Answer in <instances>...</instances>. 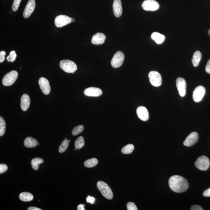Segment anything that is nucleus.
Wrapping results in <instances>:
<instances>
[{
  "label": "nucleus",
  "instance_id": "58836bf2",
  "mask_svg": "<svg viewBox=\"0 0 210 210\" xmlns=\"http://www.w3.org/2000/svg\"><path fill=\"white\" fill-rule=\"evenodd\" d=\"M205 69L207 73L210 74V59L208 61Z\"/></svg>",
  "mask_w": 210,
  "mask_h": 210
},
{
  "label": "nucleus",
  "instance_id": "c85d7f7f",
  "mask_svg": "<svg viewBox=\"0 0 210 210\" xmlns=\"http://www.w3.org/2000/svg\"><path fill=\"white\" fill-rule=\"evenodd\" d=\"M69 141L67 139H65L62 142V143L61 145H60L59 150V152L60 153H64L67 149L68 146L69 144Z\"/></svg>",
  "mask_w": 210,
  "mask_h": 210
},
{
  "label": "nucleus",
  "instance_id": "4be33fe9",
  "mask_svg": "<svg viewBox=\"0 0 210 210\" xmlns=\"http://www.w3.org/2000/svg\"><path fill=\"white\" fill-rule=\"evenodd\" d=\"M202 57V54L199 51H197L194 53L192 59V63L195 67H197L199 65Z\"/></svg>",
  "mask_w": 210,
  "mask_h": 210
},
{
  "label": "nucleus",
  "instance_id": "2eb2a0df",
  "mask_svg": "<svg viewBox=\"0 0 210 210\" xmlns=\"http://www.w3.org/2000/svg\"><path fill=\"white\" fill-rule=\"evenodd\" d=\"M84 94L87 96L97 97L102 95V92L99 88L90 87L84 90Z\"/></svg>",
  "mask_w": 210,
  "mask_h": 210
},
{
  "label": "nucleus",
  "instance_id": "ddd939ff",
  "mask_svg": "<svg viewBox=\"0 0 210 210\" xmlns=\"http://www.w3.org/2000/svg\"><path fill=\"white\" fill-rule=\"evenodd\" d=\"M198 140V133L196 132H193L186 138L185 141L184 142L183 144L184 145L187 147H190L196 144Z\"/></svg>",
  "mask_w": 210,
  "mask_h": 210
},
{
  "label": "nucleus",
  "instance_id": "a19ab883",
  "mask_svg": "<svg viewBox=\"0 0 210 210\" xmlns=\"http://www.w3.org/2000/svg\"><path fill=\"white\" fill-rule=\"evenodd\" d=\"M28 210H41V209H40V208H38L35 207H30L28 208Z\"/></svg>",
  "mask_w": 210,
  "mask_h": 210
},
{
  "label": "nucleus",
  "instance_id": "f257e3e1",
  "mask_svg": "<svg viewBox=\"0 0 210 210\" xmlns=\"http://www.w3.org/2000/svg\"><path fill=\"white\" fill-rule=\"evenodd\" d=\"M169 184L171 190L177 193L186 191L189 186L187 180L183 177L178 175L171 177L169 180Z\"/></svg>",
  "mask_w": 210,
  "mask_h": 210
},
{
  "label": "nucleus",
  "instance_id": "20e7f679",
  "mask_svg": "<svg viewBox=\"0 0 210 210\" xmlns=\"http://www.w3.org/2000/svg\"><path fill=\"white\" fill-rule=\"evenodd\" d=\"M18 73L16 71H12L6 74L3 79V85L8 87L12 85L18 78Z\"/></svg>",
  "mask_w": 210,
  "mask_h": 210
},
{
  "label": "nucleus",
  "instance_id": "b1692460",
  "mask_svg": "<svg viewBox=\"0 0 210 210\" xmlns=\"http://www.w3.org/2000/svg\"><path fill=\"white\" fill-rule=\"evenodd\" d=\"M44 160L41 158L37 157L35 158L32 159L31 164L32 167L34 170H38L39 168V165L40 164L43 163Z\"/></svg>",
  "mask_w": 210,
  "mask_h": 210
},
{
  "label": "nucleus",
  "instance_id": "f8f14e48",
  "mask_svg": "<svg viewBox=\"0 0 210 210\" xmlns=\"http://www.w3.org/2000/svg\"><path fill=\"white\" fill-rule=\"evenodd\" d=\"M39 84L42 92L45 95H48L51 91V87L48 79L44 77L39 80Z\"/></svg>",
  "mask_w": 210,
  "mask_h": 210
},
{
  "label": "nucleus",
  "instance_id": "9d476101",
  "mask_svg": "<svg viewBox=\"0 0 210 210\" xmlns=\"http://www.w3.org/2000/svg\"><path fill=\"white\" fill-rule=\"evenodd\" d=\"M176 84L180 95L181 97H185L186 92V83L185 79L180 77L177 78Z\"/></svg>",
  "mask_w": 210,
  "mask_h": 210
},
{
  "label": "nucleus",
  "instance_id": "a878e982",
  "mask_svg": "<svg viewBox=\"0 0 210 210\" xmlns=\"http://www.w3.org/2000/svg\"><path fill=\"white\" fill-rule=\"evenodd\" d=\"M134 149V146L132 144L127 145L121 149V152L124 154H129L133 152Z\"/></svg>",
  "mask_w": 210,
  "mask_h": 210
},
{
  "label": "nucleus",
  "instance_id": "6ab92c4d",
  "mask_svg": "<svg viewBox=\"0 0 210 210\" xmlns=\"http://www.w3.org/2000/svg\"><path fill=\"white\" fill-rule=\"evenodd\" d=\"M105 36L102 33H97L92 37V43L95 45H102L105 43Z\"/></svg>",
  "mask_w": 210,
  "mask_h": 210
},
{
  "label": "nucleus",
  "instance_id": "7c9ffc66",
  "mask_svg": "<svg viewBox=\"0 0 210 210\" xmlns=\"http://www.w3.org/2000/svg\"><path fill=\"white\" fill-rule=\"evenodd\" d=\"M17 55L15 51H12L10 52L9 55L7 57V60L8 62H13L17 58Z\"/></svg>",
  "mask_w": 210,
  "mask_h": 210
},
{
  "label": "nucleus",
  "instance_id": "79ce46f5",
  "mask_svg": "<svg viewBox=\"0 0 210 210\" xmlns=\"http://www.w3.org/2000/svg\"><path fill=\"white\" fill-rule=\"evenodd\" d=\"M71 22H74L75 19H74V18H71Z\"/></svg>",
  "mask_w": 210,
  "mask_h": 210
},
{
  "label": "nucleus",
  "instance_id": "9b49d317",
  "mask_svg": "<svg viewBox=\"0 0 210 210\" xmlns=\"http://www.w3.org/2000/svg\"><path fill=\"white\" fill-rule=\"evenodd\" d=\"M71 18L67 16L60 15L55 19V24L57 27H62L67 25L71 22Z\"/></svg>",
  "mask_w": 210,
  "mask_h": 210
},
{
  "label": "nucleus",
  "instance_id": "ea45409f",
  "mask_svg": "<svg viewBox=\"0 0 210 210\" xmlns=\"http://www.w3.org/2000/svg\"><path fill=\"white\" fill-rule=\"evenodd\" d=\"M84 206H85V205L84 204H79L78 206L77 209L78 210H85V208L84 207Z\"/></svg>",
  "mask_w": 210,
  "mask_h": 210
},
{
  "label": "nucleus",
  "instance_id": "6e6552de",
  "mask_svg": "<svg viewBox=\"0 0 210 210\" xmlns=\"http://www.w3.org/2000/svg\"><path fill=\"white\" fill-rule=\"evenodd\" d=\"M142 7L144 10L155 11L159 9V6L155 0H145L142 4Z\"/></svg>",
  "mask_w": 210,
  "mask_h": 210
},
{
  "label": "nucleus",
  "instance_id": "a211bd4d",
  "mask_svg": "<svg viewBox=\"0 0 210 210\" xmlns=\"http://www.w3.org/2000/svg\"><path fill=\"white\" fill-rule=\"evenodd\" d=\"M30 97L27 94H24L21 99V107L22 110L26 111L30 106Z\"/></svg>",
  "mask_w": 210,
  "mask_h": 210
},
{
  "label": "nucleus",
  "instance_id": "39448f33",
  "mask_svg": "<svg viewBox=\"0 0 210 210\" xmlns=\"http://www.w3.org/2000/svg\"><path fill=\"white\" fill-rule=\"evenodd\" d=\"M195 165L197 168L201 170H207L209 167L210 161L209 159L206 156L203 155L198 158Z\"/></svg>",
  "mask_w": 210,
  "mask_h": 210
},
{
  "label": "nucleus",
  "instance_id": "cd10ccee",
  "mask_svg": "<svg viewBox=\"0 0 210 210\" xmlns=\"http://www.w3.org/2000/svg\"><path fill=\"white\" fill-rule=\"evenodd\" d=\"M6 123L3 117H0V136H2L5 133Z\"/></svg>",
  "mask_w": 210,
  "mask_h": 210
},
{
  "label": "nucleus",
  "instance_id": "f704fd0d",
  "mask_svg": "<svg viewBox=\"0 0 210 210\" xmlns=\"http://www.w3.org/2000/svg\"><path fill=\"white\" fill-rule=\"evenodd\" d=\"M86 200H87V203H89L91 204H94L95 201V198L90 196H88L86 198Z\"/></svg>",
  "mask_w": 210,
  "mask_h": 210
},
{
  "label": "nucleus",
  "instance_id": "473e14b6",
  "mask_svg": "<svg viewBox=\"0 0 210 210\" xmlns=\"http://www.w3.org/2000/svg\"><path fill=\"white\" fill-rule=\"evenodd\" d=\"M127 209L128 210H137V208L136 204L132 202H129L127 205Z\"/></svg>",
  "mask_w": 210,
  "mask_h": 210
},
{
  "label": "nucleus",
  "instance_id": "aec40b11",
  "mask_svg": "<svg viewBox=\"0 0 210 210\" xmlns=\"http://www.w3.org/2000/svg\"><path fill=\"white\" fill-rule=\"evenodd\" d=\"M24 145L26 147L32 148L36 147L40 144H39L38 141L35 138L29 137L26 138L24 141Z\"/></svg>",
  "mask_w": 210,
  "mask_h": 210
},
{
  "label": "nucleus",
  "instance_id": "412c9836",
  "mask_svg": "<svg viewBox=\"0 0 210 210\" xmlns=\"http://www.w3.org/2000/svg\"><path fill=\"white\" fill-rule=\"evenodd\" d=\"M151 37L158 44L162 43L165 40V36L157 32H153L151 35Z\"/></svg>",
  "mask_w": 210,
  "mask_h": 210
},
{
  "label": "nucleus",
  "instance_id": "4468645a",
  "mask_svg": "<svg viewBox=\"0 0 210 210\" xmlns=\"http://www.w3.org/2000/svg\"><path fill=\"white\" fill-rule=\"evenodd\" d=\"M35 7V0H29L26 6L24 11L23 16L25 19H27L33 12Z\"/></svg>",
  "mask_w": 210,
  "mask_h": 210
},
{
  "label": "nucleus",
  "instance_id": "4c0bfd02",
  "mask_svg": "<svg viewBox=\"0 0 210 210\" xmlns=\"http://www.w3.org/2000/svg\"><path fill=\"white\" fill-rule=\"evenodd\" d=\"M203 195L205 197H210V188L205 190L203 193Z\"/></svg>",
  "mask_w": 210,
  "mask_h": 210
},
{
  "label": "nucleus",
  "instance_id": "e433bc0d",
  "mask_svg": "<svg viewBox=\"0 0 210 210\" xmlns=\"http://www.w3.org/2000/svg\"><path fill=\"white\" fill-rule=\"evenodd\" d=\"M191 210H203L201 206H198V205H193L191 207Z\"/></svg>",
  "mask_w": 210,
  "mask_h": 210
},
{
  "label": "nucleus",
  "instance_id": "5701e85b",
  "mask_svg": "<svg viewBox=\"0 0 210 210\" xmlns=\"http://www.w3.org/2000/svg\"><path fill=\"white\" fill-rule=\"evenodd\" d=\"M19 199L23 202H29L33 199L34 196L31 193L28 192H22L19 195Z\"/></svg>",
  "mask_w": 210,
  "mask_h": 210
},
{
  "label": "nucleus",
  "instance_id": "c03bdc74",
  "mask_svg": "<svg viewBox=\"0 0 210 210\" xmlns=\"http://www.w3.org/2000/svg\"><path fill=\"white\" fill-rule=\"evenodd\" d=\"M68 141H69V142H71V140H68Z\"/></svg>",
  "mask_w": 210,
  "mask_h": 210
},
{
  "label": "nucleus",
  "instance_id": "c756f323",
  "mask_svg": "<svg viewBox=\"0 0 210 210\" xmlns=\"http://www.w3.org/2000/svg\"><path fill=\"white\" fill-rule=\"evenodd\" d=\"M84 126L83 125H79L76 126L73 129L72 134L73 136H76L82 132L84 130Z\"/></svg>",
  "mask_w": 210,
  "mask_h": 210
},
{
  "label": "nucleus",
  "instance_id": "2f4dec72",
  "mask_svg": "<svg viewBox=\"0 0 210 210\" xmlns=\"http://www.w3.org/2000/svg\"><path fill=\"white\" fill-rule=\"evenodd\" d=\"M21 1H22V0H14L12 6L13 11H16L18 10Z\"/></svg>",
  "mask_w": 210,
  "mask_h": 210
},
{
  "label": "nucleus",
  "instance_id": "c9c22d12",
  "mask_svg": "<svg viewBox=\"0 0 210 210\" xmlns=\"http://www.w3.org/2000/svg\"><path fill=\"white\" fill-rule=\"evenodd\" d=\"M6 53L4 51L0 52V62L2 63L4 62L5 59Z\"/></svg>",
  "mask_w": 210,
  "mask_h": 210
},
{
  "label": "nucleus",
  "instance_id": "f03ea898",
  "mask_svg": "<svg viewBox=\"0 0 210 210\" xmlns=\"http://www.w3.org/2000/svg\"><path fill=\"white\" fill-rule=\"evenodd\" d=\"M97 186L99 191L105 198L107 199H112L113 194L111 189L107 184L102 181L97 182Z\"/></svg>",
  "mask_w": 210,
  "mask_h": 210
},
{
  "label": "nucleus",
  "instance_id": "bb28decb",
  "mask_svg": "<svg viewBox=\"0 0 210 210\" xmlns=\"http://www.w3.org/2000/svg\"><path fill=\"white\" fill-rule=\"evenodd\" d=\"M84 145V140L82 136H80L76 140L75 142V146L77 149H80L83 147Z\"/></svg>",
  "mask_w": 210,
  "mask_h": 210
},
{
  "label": "nucleus",
  "instance_id": "dca6fc26",
  "mask_svg": "<svg viewBox=\"0 0 210 210\" xmlns=\"http://www.w3.org/2000/svg\"><path fill=\"white\" fill-rule=\"evenodd\" d=\"M136 113L138 117L142 121H146L149 119V112L146 107L142 106L138 107Z\"/></svg>",
  "mask_w": 210,
  "mask_h": 210
},
{
  "label": "nucleus",
  "instance_id": "7ed1b4c3",
  "mask_svg": "<svg viewBox=\"0 0 210 210\" xmlns=\"http://www.w3.org/2000/svg\"><path fill=\"white\" fill-rule=\"evenodd\" d=\"M60 67L67 73H74L77 70V66L74 62L68 60L60 62Z\"/></svg>",
  "mask_w": 210,
  "mask_h": 210
},
{
  "label": "nucleus",
  "instance_id": "1a4fd4ad",
  "mask_svg": "<svg viewBox=\"0 0 210 210\" xmlns=\"http://www.w3.org/2000/svg\"><path fill=\"white\" fill-rule=\"evenodd\" d=\"M206 93V89L202 86L197 87L193 91V99L196 102H201Z\"/></svg>",
  "mask_w": 210,
  "mask_h": 210
},
{
  "label": "nucleus",
  "instance_id": "72a5a7b5",
  "mask_svg": "<svg viewBox=\"0 0 210 210\" xmlns=\"http://www.w3.org/2000/svg\"><path fill=\"white\" fill-rule=\"evenodd\" d=\"M8 167L5 164H0V174H3L5 172L8 170Z\"/></svg>",
  "mask_w": 210,
  "mask_h": 210
},
{
  "label": "nucleus",
  "instance_id": "393cba45",
  "mask_svg": "<svg viewBox=\"0 0 210 210\" xmlns=\"http://www.w3.org/2000/svg\"><path fill=\"white\" fill-rule=\"evenodd\" d=\"M98 163V160L96 158H92L86 160L84 162V165L86 167L92 168L95 166Z\"/></svg>",
  "mask_w": 210,
  "mask_h": 210
},
{
  "label": "nucleus",
  "instance_id": "f3484780",
  "mask_svg": "<svg viewBox=\"0 0 210 210\" xmlns=\"http://www.w3.org/2000/svg\"><path fill=\"white\" fill-rule=\"evenodd\" d=\"M113 11L115 17H119L121 15L123 9L121 0H114Z\"/></svg>",
  "mask_w": 210,
  "mask_h": 210
},
{
  "label": "nucleus",
  "instance_id": "0eeeda50",
  "mask_svg": "<svg viewBox=\"0 0 210 210\" xmlns=\"http://www.w3.org/2000/svg\"><path fill=\"white\" fill-rule=\"evenodd\" d=\"M124 59L125 56L122 52L117 51L112 58L111 61L112 66L115 68L120 67L123 64Z\"/></svg>",
  "mask_w": 210,
  "mask_h": 210
},
{
  "label": "nucleus",
  "instance_id": "423d86ee",
  "mask_svg": "<svg viewBox=\"0 0 210 210\" xmlns=\"http://www.w3.org/2000/svg\"><path fill=\"white\" fill-rule=\"evenodd\" d=\"M150 82L153 86L159 87L162 83V78L159 72L156 71H151L148 74Z\"/></svg>",
  "mask_w": 210,
  "mask_h": 210
},
{
  "label": "nucleus",
  "instance_id": "37998d69",
  "mask_svg": "<svg viewBox=\"0 0 210 210\" xmlns=\"http://www.w3.org/2000/svg\"><path fill=\"white\" fill-rule=\"evenodd\" d=\"M208 34H209V35L210 36V29H209V31H208Z\"/></svg>",
  "mask_w": 210,
  "mask_h": 210
}]
</instances>
